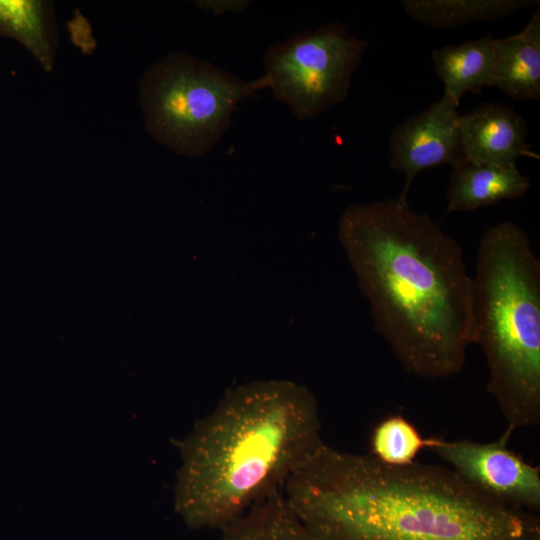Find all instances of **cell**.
Here are the masks:
<instances>
[{
    "mask_svg": "<svg viewBox=\"0 0 540 540\" xmlns=\"http://www.w3.org/2000/svg\"><path fill=\"white\" fill-rule=\"evenodd\" d=\"M338 237L375 330L403 369L428 379L461 371L476 327L459 243L399 196L349 206Z\"/></svg>",
    "mask_w": 540,
    "mask_h": 540,
    "instance_id": "obj_1",
    "label": "cell"
},
{
    "mask_svg": "<svg viewBox=\"0 0 540 540\" xmlns=\"http://www.w3.org/2000/svg\"><path fill=\"white\" fill-rule=\"evenodd\" d=\"M283 488L307 540H540L533 512L444 465L392 466L324 442Z\"/></svg>",
    "mask_w": 540,
    "mask_h": 540,
    "instance_id": "obj_2",
    "label": "cell"
},
{
    "mask_svg": "<svg viewBox=\"0 0 540 540\" xmlns=\"http://www.w3.org/2000/svg\"><path fill=\"white\" fill-rule=\"evenodd\" d=\"M324 441L304 385L254 381L228 390L180 446L174 506L191 529H223L271 492Z\"/></svg>",
    "mask_w": 540,
    "mask_h": 540,
    "instance_id": "obj_3",
    "label": "cell"
},
{
    "mask_svg": "<svg viewBox=\"0 0 540 540\" xmlns=\"http://www.w3.org/2000/svg\"><path fill=\"white\" fill-rule=\"evenodd\" d=\"M473 282L476 344L488 367L487 390L513 433L540 423V262L517 224L482 236Z\"/></svg>",
    "mask_w": 540,
    "mask_h": 540,
    "instance_id": "obj_4",
    "label": "cell"
},
{
    "mask_svg": "<svg viewBox=\"0 0 540 540\" xmlns=\"http://www.w3.org/2000/svg\"><path fill=\"white\" fill-rule=\"evenodd\" d=\"M265 88L264 76L245 81L177 51L146 69L139 103L145 127L157 142L177 154L200 157L221 139L237 104Z\"/></svg>",
    "mask_w": 540,
    "mask_h": 540,
    "instance_id": "obj_5",
    "label": "cell"
},
{
    "mask_svg": "<svg viewBox=\"0 0 540 540\" xmlns=\"http://www.w3.org/2000/svg\"><path fill=\"white\" fill-rule=\"evenodd\" d=\"M368 46L331 22L272 45L264 55V77L296 118H314L345 100Z\"/></svg>",
    "mask_w": 540,
    "mask_h": 540,
    "instance_id": "obj_6",
    "label": "cell"
},
{
    "mask_svg": "<svg viewBox=\"0 0 540 540\" xmlns=\"http://www.w3.org/2000/svg\"><path fill=\"white\" fill-rule=\"evenodd\" d=\"M511 435L505 430L489 443L430 437L426 449L487 495L514 507L538 511L540 469L508 448Z\"/></svg>",
    "mask_w": 540,
    "mask_h": 540,
    "instance_id": "obj_7",
    "label": "cell"
},
{
    "mask_svg": "<svg viewBox=\"0 0 540 540\" xmlns=\"http://www.w3.org/2000/svg\"><path fill=\"white\" fill-rule=\"evenodd\" d=\"M459 103L442 96L418 114L407 117L391 132L389 166L405 176L399 197L407 200L414 178L423 170L465 160L459 131Z\"/></svg>",
    "mask_w": 540,
    "mask_h": 540,
    "instance_id": "obj_8",
    "label": "cell"
},
{
    "mask_svg": "<svg viewBox=\"0 0 540 540\" xmlns=\"http://www.w3.org/2000/svg\"><path fill=\"white\" fill-rule=\"evenodd\" d=\"M459 131L468 162L516 166L520 157L539 158L528 143L526 121L511 106L484 102L460 115Z\"/></svg>",
    "mask_w": 540,
    "mask_h": 540,
    "instance_id": "obj_9",
    "label": "cell"
},
{
    "mask_svg": "<svg viewBox=\"0 0 540 540\" xmlns=\"http://www.w3.org/2000/svg\"><path fill=\"white\" fill-rule=\"evenodd\" d=\"M518 101L540 99V8L517 34L495 38L489 85Z\"/></svg>",
    "mask_w": 540,
    "mask_h": 540,
    "instance_id": "obj_10",
    "label": "cell"
},
{
    "mask_svg": "<svg viewBox=\"0 0 540 540\" xmlns=\"http://www.w3.org/2000/svg\"><path fill=\"white\" fill-rule=\"evenodd\" d=\"M530 186L529 179L516 166L464 161L452 170L446 190V213L472 211L503 200L521 198Z\"/></svg>",
    "mask_w": 540,
    "mask_h": 540,
    "instance_id": "obj_11",
    "label": "cell"
},
{
    "mask_svg": "<svg viewBox=\"0 0 540 540\" xmlns=\"http://www.w3.org/2000/svg\"><path fill=\"white\" fill-rule=\"evenodd\" d=\"M0 36L18 41L44 71H52L59 46L54 3L0 0Z\"/></svg>",
    "mask_w": 540,
    "mask_h": 540,
    "instance_id": "obj_12",
    "label": "cell"
},
{
    "mask_svg": "<svg viewBox=\"0 0 540 540\" xmlns=\"http://www.w3.org/2000/svg\"><path fill=\"white\" fill-rule=\"evenodd\" d=\"M494 41L492 34L443 46L432 51L437 77L444 84V96L457 103L466 93L479 94L488 86L493 69Z\"/></svg>",
    "mask_w": 540,
    "mask_h": 540,
    "instance_id": "obj_13",
    "label": "cell"
},
{
    "mask_svg": "<svg viewBox=\"0 0 540 540\" xmlns=\"http://www.w3.org/2000/svg\"><path fill=\"white\" fill-rule=\"evenodd\" d=\"M405 13L433 28L498 20L521 10L538 7V0H402Z\"/></svg>",
    "mask_w": 540,
    "mask_h": 540,
    "instance_id": "obj_14",
    "label": "cell"
},
{
    "mask_svg": "<svg viewBox=\"0 0 540 540\" xmlns=\"http://www.w3.org/2000/svg\"><path fill=\"white\" fill-rule=\"evenodd\" d=\"M219 540H307L280 489L221 529Z\"/></svg>",
    "mask_w": 540,
    "mask_h": 540,
    "instance_id": "obj_15",
    "label": "cell"
},
{
    "mask_svg": "<svg viewBox=\"0 0 540 540\" xmlns=\"http://www.w3.org/2000/svg\"><path fill=\"white\" fill-rule=\"evenodd\" d=\"M429 438L402 415H389L373 428L369 439V454L392 466L413 463L421 450L426 449Z\"/></svg>",
    "mask_w": 540,
    "mask_h": 540,
    "instance_id": "obj_16",
    "label": "cell"
},
{
    "mask_svg": "<svg viewBox=\"0 0 540 540\" xmlns=\"http://www.w3.org/2000/svg\"><path fill=\"white\" fill-rule=\"evenodd\" d=\"M250 1H237V0H204L197 1L196 5L202 10L210 11L214 14H222L227 11L243 12L249 6Z\"/></svg>",
    "mask_w": 540,
    "mask_h": 540,
    "instance_id": "obj_17",
    "label": "cell"
}]
</instances>
